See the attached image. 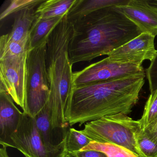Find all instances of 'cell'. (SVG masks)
<instances>
[{
    "label": "cell",
    "mask_w": 157,
    "mask_h": 157,
    "mask_svg": "<svg viewBox=\"0 0 157 157\" xmlns=\"http://www.w3.org/2000/svg\"><path fill=\"white\" fill-rule=\"evenodd\" d=\"M145 78L129 76L74 87L66 108L67 122L71 126H81L106 116L130 113Z\"/></svg>",
    "instance_id": "6da1fadb"
},
{
    "label": "cell",
    "mask_w": 157,
    "mask_h": 157,
    "mask_svg": "<svg viewBox=\"0 0 157 157\" xmlns=\"http://www.w3.org/2000/svg\"><path fill=\"white\" fill-rule=\"evenodd\" d=\"M72 23L69 55L73 65L107 56L143 33L115 6L96 11Z\"/></svg>",
    "instance_id": "7a4b0ae2"
},
{
    "label": "cell",
    "mask_w": 157,
    "mask_h": 157,
    "mask_svg": "<svg viewBox=\"0 0 157 157\" xmlns=\"http://www.w3.org/2000/svg\"><path fill=\"white\" fill-rule=\"evenodd\" d=\"M67 15L50 35L47 46L46 61L50 90L48 103L53 128H69L66 108L74 87L73 64L69 55L73 24Z\"/></svg>",
    "instance_id": "3957f363"
},
{
    "label": "cell",
    "mask_w": 157,
    "mask_h": 157,
    "mask_svg": "<svg viewBox=\"0 0 157 157\" xmlns=\"http://www.w3.org/2000/svg\"><path fill=\"white\" fill-rule=\"evenodd\" d=\"M139 126L138 120L120 113L88 122L79 131L92 141L116 144L129 150L139 157H146L135 137V132Z\"/></svg>",
    "instance_id": "277c9868"
},
{
    "label": "cell",
    "mask_w": 157,
    "mask_h": 157,
    "mask_svg": "<svg viewBox=\"0 0 157 157\" xmlns=\"http://www.w3.org/2000/svg\"><path fill=\"white\" fill-rule=\"evenodd\" d=\"M47 43L27 52L26 111L35 117L48 103L50 90L46 67Z\"/></svg>",
    "instance_id": "5b68a950"
},
{
    "label": "cell",
    "mask_w": 157,
    "mask_h": 157,
    "mask_svg": "<svg viewBox=\"0 0 157 157\" xmlns=\"http://www.w3.org/2000/svg\"><path fill=\"white\" fill-rule=\"evenodd\" d=\"M146 76L142 66L121 63L111 60L108 57L89 65L80 71L73 72L74 87L111 80L129 76Z\"/></svg>",
    "instance_id": "8992f818"
},
{
    "label": "cell",
    "mask_w": 157,
    "mask_h": 157,
    "mask_svg": "<svg viewBox=\"0 0 157 157\" xmlns=\"http://www.w3.org/2000/svg\"><path fill=\"white\" fill-rule=\"evenodd\" d=\"M27 54L0 60V90L10 94L24 113L26 111Z\"/></svg>",
    "instance_id": "52a82bcc"
},
{
    "label": "cell",
    "mask_w": 157,
    "mask_h": 157,
    "mask_svg": "<svg viewBox=\"0 0 157 157\" xmlns=\"http://www.w3.org/2000/svg\"><path fill=\"white\" fill-rule=\"evenodd\" d=\"M11 147L25 157H48L37 129L35 117L23 112L17 130L10 136Z\"/></svg>",
    "instance_id": "ba28073f"
},
{
    "label": "cell",
    "mask_w": 157,
    "mask_h": 157,
    "mask_svg": "<svg viewBox=\"0 0 157 157\" xmlns=\"http://www.w3.org/2000/svg\"><path fill=\"white\" fill-rule=\"evenodd\" d=\"M37 129L48 157H66L67 137L70 128H53L48 103L35 117Z\"/></svg>",
    "instance_id": "9c48e42d"
},
{
    "label": "cell",
    "mask_w": 157,
    "mask_h": 157,
    "mask_svg": "<svg viewBox=\"0 0 157 157\" xmlns=\"http://www.w3.org/2000/svg\"><path fill=\"white\" fill-rule=\"evenodd\" d=\"M155 36L143 33L136 38L107 55L111 60L121 63L142 66L144 60L151 61L157 53L154 46Z\"/></svg>",
    "instance_id": "30bf717a"
},
{
    "label": "cell",
    "mask_w": 157,
    "mask_h": 157,
    "mask_svg": "<svg viewBox=\"0 0 157 157\" xmlns=\"http://www.w3.org/2000/svg\"><path fill=\"white\" fill-rule=\"evenodd\" d=\"M137 25L142 33L157 35V7L147 0H129L126 4L115 6Z\"/></svg>",
    "instance_id": "8fae6325"
},
{
    "label": "cell",
    "mask_w": 157,
    "mask_h": 157,
    "mask_svg": "<svg viewBox=\"0 0 157 157\" xmlns=\"http://www.w3.org/2000/svg\"><path fill=\"white\" fill-rule=\"evenodd\" d=\"M23 113L6 91L0 90V144L11 147L10 136L18 128Z\"/></svg>",
    "instance_id": "7c38bea8"
},
{
    "label": "cell",
    "mask_w": 157,
    "mask_h": 157,
    "mask_svg": "<svg viewBox=\"0 0 157 157\" xmlns=\"http://www.w3.org/2000/svg\"><path fill=\"white\" fill-rule=\"evenodd\" d=\"M129 0H77L68 13V20L73 23L94 12L107 7L124 5Z\"/></svg>",
    "instance_id": "4fadbf2b"
},
{
    "label": "cell",
    "mask_w": 157,
    "mask_h": 157,
    "mask_svg": "<svg viewBox=\"0 0 157 157\" xmlns=\"http://www.w3.org/2000/svg\"><path fill=\"white\" fill-rule=\"evenodd\" d=\"M64 17L47 19L36 18L29 33L28 51L47 43L50 35L60 23Z\"/></svg>",
    "instance_id": "5bb4252c"
},
{
    "label": "cell",
    "mask_w": 157,
    "mask_h": 157,
    "mask_svg": "<svg viewBox=\"0 0 157 157\" xmlns=\"http://www.w3.org/2000/svg\"><path fill=\"white\" fill-rule=\"evenodd\" d=\"M36 8L29 7L15 14L11 31L5 35L8 39L16 42L28 41L30 30L36 19Z\"/></svg>",
    "instance_id": "9a60e30c"
},
{
    "label": "cell",
    "mask_w": 157,
    "mask_h": 157,
    "mask_svg": "<svg viewBox=\"0 0 157 157\" xmlns=\"http://www.w3.org/2000/svg\"><path fill=\"white\" fill-rule=\"evenodd\" d=\"M76 1L77 0H44L36 8V18L47 19L65 16Z\"/></svg>",
    "instance_id": "2e32d148"
},
{
    "label": "cell",
    "mask_w": 157,
    "mask_h": 157,
    "mask_svg": "<svg viewBox=\"0 0 157 157\" xmlns=\"http://www.w3.org/2000/svg\"><path fill=\"white\" fill-rule=\"evenodd\" d=\"M93 150L105 154L106 157H139L124 147L109 143H100L92 141L80 151Z\"/></svg>",
    "instance_id": "e0dca14e"
},
{
    "label": "cell",
    "mask_w": 157,
    "mask_h": 157,
    "mask_svg": "<svg viewBox=\"0 0 157 157\" xmlns=\"http://www.w3.org/2000/svg\"><path fill=\"white\" fill-rule=\"evenodd\" d=\"M28 41L16 42L9 40L5 35L0 38V60L9 57L20 56L27 54Z\"/></svg>",
    "instance_id": "ac0fdd59"
},
{
    "label": "cell",
    "mask_w": 157,
    "mask_h": 157,
    "mask_svg": "<svg viewBox=\"0 0 157 157\" xmlns=\"http://www.w3.org/2000/svg\"><path fill=\"white\" fill-rule=\"evenodd\" d=\"M157 118V89L151 93L144 107L143 113L138 120L140 126L144 129Z\"/></svg>",
    "instance_id": "d6986e66"
},
{
    "label": "cell",
    "mask_w": 157,
    "mask_h": 157,
    "mask_svg": "<svg viewBox=\"0 0 157 157\" xmlns=\"http://www.w3.org/2000/svg\"><path fill=\"white\" fill-rule=\"evenodd\" d=\"M92 140L73 128H70L67 137L68 153L78 151L88 146Z\"/></svg>",
    "instance_id": "ffe728a7"
},
{
    "label": "cell",
    "mask_w": 157,
    "mask_h": 157,
    "mask_svg": "<svg viewBox=\"0 0 157 157\" xmlns=\"http://www.w3.org/2000/svg\"><path fill=\"white\" fill-rule=\"evenodd\" d=\"M136 141L146 157H154L157 153V143L139 127L135 132Z\"/></svg>",
    "instance_id": "44dd1931"
},
{
    "label": "cell",
    "mask_w": 157,
    "mask_h": 157,
    "mask_svg": "<svg viewBox=\"0 0 157 157\" xmlns=\"http://www.w3.org/2000/svg\"><path fill=\"white\" fill-rule=\"evenodd\" d=\"M44 0H12L9 2L6 8L2 11L0 14L1 21L4 20L10 15L29 7H37Z\"/></svg>",
    "instance_id": "7402d4cb"
},
{
    "label": "cell",
    "mask_w": 157,
    "mask_h": 157,
    "mask_svg": "<svg viewBox=\"0 0 157 157\" xmlns=\"http://www.w3.org/2000/svg\"><path fill=\"white\" fill-rule=\"evenodd\" d=\"M146 76L148 82L150 92L157 89V51L148 67L146 70Z\"/></svg>",
    "instance_id": "603a6c76"
},
{
    "label": "cell",
    "mask_w": 157,
    "mask_h": 157,
    "mask_svg": "<svg viewBox=\"0 0 157 157\" xmlns=\"http://www.w3.org/2000/svg\"><path fill=\"white\" fill-rule=\"evenodd\" d=\"M66 157H106V156L100 151L85 150L68 152Z\"/></svg>",
    "instance_id": "cb8c5ba5"
},
{
    "label": "cell",
    "mask_w": 157,
    "mask_h": 157,
    "mask_svg": "<svg viewBox=\"0 0 157 157\" xmlns=\"http://www.w3.org/2000/svg\"><path fill=\"white\" fill-rule=\"evenodd\" d=\"M143 130L152 140L157 143V118Z\"/></svg>",
    "instance_id": "d4e9b609"
},
{
    "label": "cell",
    "mask_w": 157,
    "mask_h": 157,
    "mask_svg": "<svg viewBox=\"0 0 157 157\" xmlns=\"http://www.w3.org/2000/svg\"><path fill=\"white\" fill-rule=\"evenodd\" d=\"M7 149V147L2 146L0 149V157H10Z\"/></svg>",
    "instance_id": "484cf974"
},
{
    "label": "cell",
    "mask_w": 157,
    "mask_h": 157,
    "mask_svg": "<svg viewBox=\"0 0 157 157\" xmlns=\"http://www.w3.org/2000/svg\"><path fill=\"white\" fill-rule=\"evenodd\" d=\"M147 1L150 4L157 7V0H147Z\"/></svg>",
    "instance_id": "4316f807"
},
{
    "label": "cell",
    "mask_w": 157,
    "mask_h": 157,
    "mask_svg": "<svg viewBox=\"0 0 157 157\" xmlns=\"http://www.w3.org/2000/svg\"><path fill=\"white\" fill-rule=\"evenodd\" d=\"M154 157H157V154H156V155H155V156H154Z\"/></svg>",
    "instance_id": "83f0119b"
}]
</instances>
